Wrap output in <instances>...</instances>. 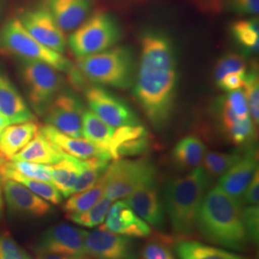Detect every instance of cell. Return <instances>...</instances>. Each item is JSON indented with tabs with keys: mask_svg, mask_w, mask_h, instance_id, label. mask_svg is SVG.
Instances as JSON below:
<instances>
[{
	"mask_svg": "<svg viewBox=\"0 0 259 259\" xmlns=\"http://www.w3.org/2000/svg\"><path fill=\"white\" fill-rule=\"evenodd\" d=\"M140 42L135 96L154 128L163 129L176 100L179 77L175 47L166 34L153 29L142 34Z\"/></svg>",
	"mask_w": 259,
	"mask_h": 259,
	"instance_id": "cell-1",
	"label": "cell"
},
{
	"mask_svg": "<svg viewBox=\"0 0 259 259\" xmlns=\"http://www.w3.org/2000/svg\"><path fill=\"white\" fill-rule=\"evenodd\" d=\"M197 229L207 242L230 250H245L250 242L240 201L227 194L218 185L204 195Z\"/></svg>",
	"mask_w": 259,
	"mask_h": 259,
	"instance_id": "cell-2",
	"label": "cell"
},
{
	"mask_svg": "<svg viewBox=\"0 0 259 259\" xmlns=\"http://www.w3.org/2000/svg\"><path fill=\"white\" fill-rule=\"evenodd\" d=\"M210 179L202 167L169 180L164 188V203L172 229L179 235H189L197 223Z\"/></svg>",
	"mask_w": 259,
	"mask_h": 259,
	"instance_id": "cell-3",
	"label": "cell"
},
{
	"mask_svg": "<svg viewBox=\"0 0 259 259\" xmlns=\"http://www.w3.org/2000/svg\"><path fill=\"white\" fill-rule=\"evenodd\" d=\"M76 68L92 83L127 90L134 83L136 63L132 48L115 47L78 58Z\"/></svg>",
	"mask_w": 259,
	"mask_h": 259,
	"instance_id": "cell-4",
	"label": "cell"
},
{
	"mask_svg": "<svg viewBox=\"0 0 259 259\" xmlns=\"http://www.w3.org/2000/svg\"><path fill=\"white\" fill-rule=\"evenodd\" d=\"M0 50L23 61L45 63L65 73H69L74 67L66 57L42 46L32 37L18 18L8 20L0 30Z\"/></svg>",
	"mask_w": 259,
	"mask_h": 259,
	"instance_id": "cell-5",
	"label": "cell"
},
{
	"mask_svg": "<svg viewBox=\"0 0 259 259\" xmlns=\"http://www.w3.org/2000/svg\"><path fill=\"white\" fill-rule=\"evenodd\" d=\"M121 37L122 31L116 19L109 13L97 12L72 31L68 45L78 59L108 50Z\"/></svg>",
	"mask_w": 259,
	"mask_h": 259,
	"instance_id": "cell-6",
	"label": "cell"
},
{
	"mask_svg": "<svg viewBox=\"0 0 259 259\" xmlns=\"http://www.w3.org/2000/svg\"><path fill=\"white\" fill-rule=\"evenodd\" d=\"M156 166L146 157L114 159L104 173V196L112 202L126 198L142 186L156 184Z\"/></svg>",
	"mask_w": 259,
	"mask_h": 259,
	"instance_id": "cell-7",
	"label": "cell"
},
{
	"mask_svg": "<svg viewBox=\"0 0 259 259\" xmlns=\"http://www.w3.org/2000/svg\"><path fill=\"white\" fill-rule=\"evenodd\" d=\"M54 67L41 62L23 61L21 76L33 111L45 115L48 106L62 92L65 79Z\"/></svg>",
	"mask_w": 259,
	"mask_h": 259,
	"instance_id": "cell-8",
	"label": "cell"
},
{
	"mask_svg": "<svg viewBox=\"0 0 259 259\" xmlns=\"http://www.w3.org/2000/svg\"><path fill=\"white\" fill-rule=\"evenodd\" d=\"M85 99L91 111L113 128L140 124L138 115L128 104L101 87L87 89Z\"/></svg>",
	"mask_w": 259,
	"mask_h": 259,
	"instance_id": "cell-9",
	"label": "cell"
},
{
	"mask_svg": "<svg viewBox=\"0 0 259 259\" xmlns=\"http://www.w3.org/2000/svg\"><path fill=\"white\" fill-rule=\"evenodd\" d=\"M83 103L69 92H61L45 113L47 124L68 137L83 138Z\"/></svg>",
	"mask_w": 259,
	"mask_h": 259,
	"instance_id": "cell-10",
	"label": "cell"
},
{
	"mask_svg": "<svg viewBox=\"0 0 259 259\" xmlns=\"http://www.w3.org/2000/svg\"><path fill=\"white\" fill-rule=\"evenodd\" d=\"M87 232L67 224H57L44 232L35 251H46L81 259H90L84 247Z\"/></svg>",
	"mask_w": 259,
	"mask_h": 259,
	"instance_id": "cell-11",
	"label": "cell"
},
{
	"mask_svg": "<svg viewBox=\"0 0 259 259\" xmlns=\"http://www.w3.org/2000/svg\"><path fill=\"white\" fill-rule=\"evenodd\" d=\"M18 19L28 33L39 44L58 53H65L67 46L65 32L58 26L44 5L25 10Z\"/></svg>",
	"mask_w": 259,
	"mask_h": 259,
	"instance_id": "cell-12",
	"label": "cell"
},
{
	"mask_svg": "<svg viewBox=\"0 0 259 259\" xmlns=\"http://www.w3.org/2000/svg\"><path fill=\"white\" fill-rule=\"evenodd\" d=\"M84 247L90 259H137L134 241L102 229L87 232Z\"/></svg>",
	"mask_w": 259,
	"mask_h": 259,
	"instance_id": "cell-13",
	"label": "cell"
},
{
	"mask_svg": "<svg viewBox=\"0 0 259 259\" xmlns=\"http://www.w3.org/2000/svg\"><path fill=\"white\" fill-rule=\"evenodd\" d=\"M2 190L7 207L18 216L40 218L53 212L50 203L15 181L2 179Z\"/></svg>",
	"mask_w": 259,
	"mask_h": 259,
	"instance_id": "cell-14",
	"label": "cell"
},
{
	"mask_svg": "<svg viewBox=\"0 0 259 259\" xmlns=\"http://www.w3.org/2000/svg\"><path fill=\"white\" fill-rule=\"evenodd\" d=\"M100 229L127 237L145 238L152 232L147 223L143 221L125 201L112 204Z\"/></svg>",
	"mask_w": 259,
	"mask_h": 259,
	"instance_id": "cell-15",
	"label": "cell"
},
{
	"mask_svg": "<svg viewBox=\"0 0 259 259\" xmlns=\"http://www.w3.org/2000/svg\"><path fill=\"white\" fill-rule=\"evenodd\" d=\"M125 202L143 221L157 230H164L165 211L157 183L140 187L126 197Z\"/></svg>",
	"mask_w": 259,
	"mask_h": 259,
	"instance_id": "cell-16",
	"label": "cell"
},
{
	"mask_svg": "<svg viewBox=\"0 0 259 259\" xmlns=\"http://www.w3.org/2000/svg\"><path fill=\"white\" fill-rule=\"evenodd\" d=\"M150 146L148 131L144 126H125L114 131L109 153L112 159L138 157L147 153Z\"/></svg>",
	"mask_w": 259,
	"mask_h": 259,
	"instance_id": "cell-17",
	"label": "cell"
},
{
	"mask_svg": "<svg viewBox=\"0 0 259 259\" xmlns=\"http://www.w3.org/2000/svg\"><path fill=\"white\" fill-rule=\"evenodd\" d=\"M256 172H258L257 153L255 150H250L221 176L218 186L241 202L242 196Z\"/></svg>",
	"mask_w": 259,
	"mask_h": 259,
	"instance_id": "cell-18",
	"label": "cell"
},
{
	"mask_svg": "<svg viewBox=\"0 0 259 259\" xmlns=\"http://www.w3.org/2000/svg\"><path fill=\"white\" fill-rule=\"evenodd\" d=\"M42 5L64 32H72L87 19L91 0H44Z\"/></svg>",
	"mask_w": 259,
	"mask_h": 259,
	"instance_id": "cell-19",
	"label": "cell"
},
{
	"mask_svg": "<svg viewBox=\"0 0 259 259\" xmlns=\"http://www.w3.org/2000/svg\"><path fill=\"white\" fill-rule=\"evenodd\" d=\"M39 131L57 148L66 155L79 159H89L93 157H105L111 159V155L108 152L98 148L88 139L68 137L49 124L40 126Z\"/></svg>",
	"mask_w": 259,
	"mask_h": 259,
	"instance_id": "cell-20",
	"label": "cell"
},
{
	"mask_svg": "<svg viewBox=\"0 0 259 259\" xmlns=\"http://www.w3.org/2000/svg\"><path fill=\"white\" fill-rule=\"evenodd\" d=\"M0 112L10 124H19L36 120L27 103L23 99L9 78L0 72Z\"/></svg>",
	"mask_w": 259,
	"mask_h": 259,
	"instance_id": "cell-21",
	"label": "cell"
},
{
	"mask_svg": "<svg viewBox=\"0 0 259 259\" xmlns=\"http://www.w3.org/2000/svg\"><path fill=\"white\" fill-rule=\"evenodd\" d=\"M65 155L66 154L57 148L49 139H47L38 128L37 134L32 140L10 160L53 165L61 161Z\"/></svg>",
	"mask_w": 259,
	"mask_h": 259,
	"instance_id": "cell-22",
	"label": "cell"
},
{
	"mask_svg": "<svg viewBox=\"0 0 259 259\" xmlns=\"http://www.w3.org/2000/svg\"><path fill=\"white\" fill-rule=\"evenodd\" d=\"M38 128L35 121L7 126L0 134V157L10 160L32 140Z\"/></svg>",
	"mask_w": 259,
	"mask_h": 259,
	"instance_id": "cell-23",
	"label": "cell"
},
{
	"mask_svg": "<svg viewBox=\"0 0 259 259\" xmlns=\"http://www.w3.org/2000/svg\"><path fill=\"white\" fill-rule=\"evenodd\" d=\"M81 168L82 159L69 155H65L61 161L50 165L51 183L55 185L64 198H68L72 195Z\"/></svg>",
	"mask_w": 259,
	"mask_h": 259,
	"instance_id": "cell-24",
	"label": "cell"
},
{
	"mask_svg": "<svg viewBox=\"0 0 259 259\" xmlns=\"http://www.w3.org/2000/svg\"><path fill=\"white\" fill-rule=\"evenodd\" d=\"M206 147L202 139L187 136L181 139L172 151V160L181 170H192L202 163Z\"/></svg>",
	"mask_w": 259,
	"mask_h": 259,
	"instance_id": "cell-25",
	"label": "cell"
},
{
	"mask_svg": "<svg viewBox=\"0 0 259 259\" xmlns=\"http://www.w3.org/2000/svg\"><path fill=\"white\" fill-rule=\"evenodd\" d=\"M0 176L2 179L12 180L20 185H24L30 191L42 198L50 204H59L63 201V195L61 194V192L52 183L19 175L17 172L6 166L4 164V161L0 164Z\"/></svg>",
	"mask_w": 259,
	"mask_h": 259,
	"instance_id": "cell-26",
	"label": "cell"
},
{
	"mask_svg": "<svg viewBox=\"0 0 259 259\" xmlns=\"http://www.w3.org/2000/svg\"><path fill=\"white\" fill-rule=\"evenodd\" d=\"M176 251L180 259H243L232 252L197 241H182L177 244Z\"/></svg>",
	"mask_w": 259,
	"mask_h": 259,
	"instance_id": "cell-27",
	"label": "cell"
},
{
	"mask_svg": "<svg viewBox=\"0 0 259 259\" xmlns=\"http://www.w3.org/2000/svg\"><path fill=\"white\" fill-rule=\"evenodd\" d=\"M115 128L101 120L92 111H84L83 115V138L95 146L109 153V147ZM110 154V153H109Z\"/></svg>",
	"mask_w": 259,
	"mask_h": 259,
	"instance_id": "cell-28",
	"label": "cell"
},
{
	"mask_svg": "<svg viewBox=\"0 0 259 259\" xmlns=\"http://www.w3.org/2000/svg\"><path fill=\"white\" fill-rule=\"evenodd\" d=\"M106 182L104 175L91 188L69 196V199L64 204V210L66 216L72 214H80L93 207L104 195Z\"/></svg>",
	"mask_w": 259,
	"mask_h": 259,
	"instance_id": "cell-29",
	"label": "cell"
},
{
	"mask_svg": "<svg viewBox=\"0 0 259 259\" xmlns=\"http://www.w3.org/2000/svg\"><path fill=\"white\" fill-rule=\"evenodd\" d=\"M233 38L248 53H258L259 21L253 17L249 19H240L232 22L231 25Z\"/></svg>",
	"mask_w": 259,
	"mask_h": 259,
	"instance_id": "cell-30",
	"label": "cell"
},
{
	"mask_svg": "<svg viewBox=\"0 0 259 259\" xmlns=\"http://www.w3.org/2000/svg\"><path fill=\"white\" fill-rule=\"evenodd\" d=\"M110 161L111 159L105 157L82 159L81 172L75 184L72 194L84 191L95 185L106 172Z\"/></svg>",
	"mask_w": 259,
	"mask_h": 259,
	"instance_id": "cell-31",
	"label": "cell"
},
{
	"mask_svg": "<svg viewBox=\"0 0 259 259\" xmlns=\"http://www.w3.org/2000/svg\"><path fill=\"white\" fill-rule=\"evenodd\" d=\"M241 157L239 153L205 152L202 160V168L209 179H215L224 175Z\"/></svg>",
	"mask_w": 259,
	"mask_h": 259,
	"instance_id": "cell-32",
	"label": "cell"
},
{
	"mask_svg": "<svg viewBox=\"0 0 259 259\" xmlns=\"http://www.w3.org/2000/svg\"><path fill=\"white\" fill-rule=\"evenodd\" d=\"M112 203L113 202L111 200L108 199L107 197H105L103 195L102 198L94 204L93 207H91L87 211L80 213V214L67 215L66 217L70 221H72L81 227L93 229V228L101 225L104 222L106 215L109 211Z\"/></svg>",
	"mask_w": 259,
	"mask_h": 259,
	"instance_id": "cell-33",
	"label": "cell"
},
{
	"mask_svg": "<svg viewBox=\"0 0 259 259\" xmlns=\"http://www.w3.org/2000/svg\"><path fill=\"white\" fill-rule=\"evenodd\" d=\"M243 88L249 107L250 119L254 126L257 127L259 121V79L258 72L254 67L247 71Z\"/></svg>",
	"mask_w": 259,
	"mask_h": 259,
	"instance_id": "cell-34",
	"label": "cell"
},
{
	"mask_svg": "<svg viewBox=\"0 0 259 259\" xmlns=\"http://www.w3.org/2000/svg\"><path fill=\"white\" fill-rule=\"evenodd\" d=\"M248 71V64L246 60L235 53H230L218 60L214 68V79L217 83L224 76L231 73L246 74Z\"/></svg>",
	"mask_w": 259,
	"mask_h": 259,
	"instance_id": "cell-35",
	"label": "cell"
},
{
	"mask_svg": "<svg viewBox=\"0 0 259 259\" xmlns=\"http://www.w3.org/2000/svg\"><path fill=\"white\" fill-rule=\"evenodd\" d=\"M4 164L11 170L17 172L19 175L27 177L30 179L51 183L50 165L38 164V163L29 162V161H20V160H10V161L4 160Z\"/></svg>",
	"mask_w": 259,
	"mask_h": 259,
	"instance_id": "cell-36",
	"label": "cell"
},
{
	"mask_svg": "<svg viewBox=\"0 0 259 259\" xmlns=\"http://www.w3.org/2000/svg\"><path fill=\"white\" fill-rule=\"evenodd\" d=\"M228 139L236 145H242L250 142L255 135V126L249 118L237 121L230 128L225 130Z\"/></svg>",
	"mask_w": 259,
	"mask_h": 259,
	"instance_id": "cell-37",
	"label": "cell"
},
{
	"mask_svg": "<svg viewBox=\"0 0 259 259\" xmlns=\"http://www.w3.org/2000/svg\"><path fill=\"white\" fill-rule=\"evenodd\" d=\"M0 259H33L9 233H0Z\"/></svg>",
	"mask_w": 259,
	"mask_h": 259,
	"instance_id": "cell-38",
	"label": "cell"
},
{
	"mask_svg": "<svg viewBox=\"0 0 259 259\" xmlns=\"http://www.w3.org/2000/svg\"><path fill=\"white\" fill-rule=\"evenodd\" d=\"M242 218L248 233L249 240L252 244H257L259 236L258 205H243Z\"/></svg>",
	"mask_w": 259,
	"mask_h": 259,
	"instance_id": "cell-39",
	"label": "cell"
},
{
	"mask_svg": "<svg viewBox=\"0 0 259 259\" xmlns=\"http://www.w3.org/2000/svg\"><path fill=\"white\" fill-rule=\"evenodd\" d=\"M223 100L241 120L250 117L247 99L242 90L228 93Z\"/></svg>",
	"mask_w": 259,
	"mask_h": 259,
	"instance_id": "cell-40",
	"label": "cell"
},
{
	"mask_svg": "<svg viewBox=\"0 0 259 259\" xmlns=\"http://www.w3.org/2000/svg\"><path fill=\"white\" fill-rule=\"evenodd\" d=\"M142 256L144 259H175L165 244L156 241L149 242L144 246Z\"/></svg>",
	"mask_w": 259,
	"mask_h": 259,
	"instance_id": "cell-41",
	"label": "cell"
},
{
	"mask_svg": "<svg viewBox=\"0 0 259 259\" xmlns=\"http://www.w3.org/2000/svg\"><path fill=\"white\" fill-rule=\"evenodd\" d=\"M229 9L245 16H255L259 12V0H228Z\"/></svg>",
	"mask_w": 259,
	"mask_h": 259,
	"instance_id": "cell-42",
	"label": "cell"
},
{
	"mask_svg": "<svg viewBox=\"0 0 259 259\" xmlns=\"http://www.w3.org/2000/svg\"><path fill=\"white\" fill-rule=\"evenodd\" d=\"M246 74L231 73V74L226 75L216 83L218 88L228 93L242 90L246 80Z\"/></svg>",
	"mask_w": 259,
	"mask_h": 259,
	"instance_id": "cell-43",
	"label": "cell"
},
{
	"mask_svg": "<svg viewBox=\"0 0 259 259\" xmlns=\"http://www.w3.org/2000/svg\"><path fill=\"white\" fill-rule=\"evenodd\" d=\"M259 203V174L252 178L249 186L247 187L245 193L241 198V204L243 205H258Z\"/></svg>",
	"mask_w": 259,
	"mask_h": 259,
	"instance_id": "cell-44",
	"label": "cell"
},
{
	"mask_svg": "<svg viewBox=\"0 0 259 259\" xmlns=\"http://www.w3.org/2000/svg\"><path fill=\"white\" fill-rule=\"evenodd\" d=\"M36 258L35 259H81L72 256H66L62 254H56V253H50L46 251H35Z\"/></svg>",
	"mask_w": 259,
	"mask_h": 259,
	"instance_id": "cell-45",
	"label": "cell"
},
{
	"mask_svg": "<svg viewBox=\"0 0 259 259\" xmlns=\"http://www.w3.org/2000/svg\"><path fill=\"white\" fill-rule=\"evenodd\" d=\"M11 125L10 124L9 121L8 119L0 112V134H1V132L3 131V130L5 129L7 126H9Z\"/></svg>",
	"mask_w": 259,
	"mask_h": 259,
	"instance_id": "cell-46",
	"label": "cell"
},
{
	"mask_svg": "<svg viewBox=\"0 0 259 259\" xmlns=\"http://www.w3.org/2000/svg\"><path fill=\"white\" fill-rule=\"evenodd\" d=\"M3 190H2V178L0 176V218L3 215Z\"/></svg>",
	"mask_w": 259,
	"mask_h": 259,
	"instance_id": "cell-47",
	"label": "cell"
},
{
	"mask_svg": "<svg viewBox=\"0 0 259 259\" xmlns=\"http://www.w3.org/2000/svg\"><path fill=\"white\" fill-rule=\"evenodd\" d=\"M3 161H4V159H2V158H1V157H0V164H1V163H2V162H3Z\"/></svg>",
	"mask_w": 259,
	"mask_h": 259,
	"instance_id": "cell-48",
	"label": "cell"
},
{
	"mask_svg": "<svg viewBox=\"0 0 259 259\" xmlns=\"http://www.w3.org/2000/svg\"><path fill=\"white\" fill-rule=\"evenodd\" d=\"M1 5H2V0H0V10H1Z\"/></svg>",
	"mask_w": 259,
	"mask_h": 259,
	"instance_id": "cell-49",
	"label": "cell"
}]
</instances>
